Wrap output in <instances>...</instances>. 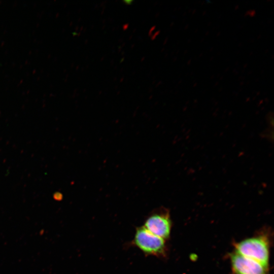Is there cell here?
<instances>
[{
  "label": "cell",
  "instance_id": "cell-1",
  "mask_svg": "<svg viewBox=\"0 0 274 274\" xmlns=\"http://www.w3.org/2000/svg\"><path fill=\"white\" fill-rule=\"evenodd\" d=\"M269 244V239L266 235H255L236 244L235 252L268 267Z\"/></svg>",
  "mask_w": 274,
  "mask_h": 274
},
{
  "label": "cell",
  "instance_id": "cell-2",
  "mask_svg": "<svg viewBox=\"0 0 274 274\" xmlns=\"http://www.w3.org/2000/svg\"><path fill=\"white\" fill-rule=\"evenodd\" d=\"M132 244L146 255L159 257L166 255L165 240L152 234L144 226L136 228Z\"/></svg>",
  "mask_w": 274,
  "mask_h": 274
},
{
  "label": "cell",
  "instance_id": "cell-3",
  "mask_svg": "<svg viewBox=\"0 0 274 274\" xmlns=\"http://www.w3.org/2000/svg\"><path fill=\"white\" fill-rule=\"evenodd\" d=\"M143 226L152 234L164 240L168 239L172 229L168 211L165 209L153 211L147 217Z\"/></svg>",
  "mask_w": 274,
  "mask_h": 274
},
{
  "label": "cell",
  "instance_id": "cell-4",
  "mask_svg": "<svg viewBox=\"0 0 274 274\" xmlns=\"http://www.w3.org/2000/svg\"><path fill=\"white\" fill-rule=\"evenodd\" d=\"M232 274H268V267L234 252L230 256Z\"/></svg>",
  "mask_w": 274,
  "mask_h": 274
}]
</instances>
